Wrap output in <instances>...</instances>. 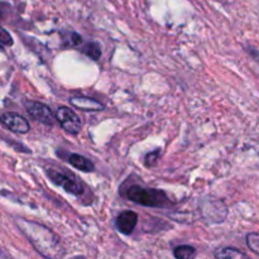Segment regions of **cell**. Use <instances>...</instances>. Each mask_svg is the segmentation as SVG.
<instances>
[{"mask_svg": "<svg viewBox=\"0 0 259 259\" xmlns=\"http://www.w3.org/2000/svg\"><path fill=\"white\" fill-rule=\"evenodd\" d=\"M17 224L37 252H39L45 257H58L60 255V249H58L60 240L52 230L37 224V223L28 222L24 219L17 220Z\"/></svg>", "mask_w": 259, "mask_h": 259, "instance_id": "cell-1", "label": "cell"}, {"mask_svg": "<svg viewBox=\"0 0 259 259\" xmlns=\"http://www.w3.org/2000/svg\"><path fill=\"white\" fill-rule=\"evenodd\" d=\"M126 197L136 204L148 207H163L168 205V197L163 191L157 189H147L142 186H131L126 190Z\"/></svg>", "mask_w": 259, "mask_h": 259, "instance_id": "cell-2", "label": "cell"}, {"mask_svg": "<svg viewBox=\"0 0 259 259\" xmlns=\"http://www.w3.org/2000/svg\"><path fill=\"white\" fill-rule=\"evenodd\" d=\"M47 174L53 184L62 187V189L65 190L66 192H68V194L75 195V196H80V195H82L83 191H85L83 185L81 184L78 180H76V177L72 176V175L63 174V172L56 171V169H50Z\"/></svg>", "mask_w": 259, "mask_h": 259, "instance_id": "cell-3", "label": "cell"}, {"mask_svg": "<svg viewBox=\"0 0 259 259\" xmlns=\"http://www.w3.org/2000/svg\"><path fill=\"white\" fill-rule=\"evenodd\" d=\"M56 119L60 123L61 128L65 132H67L68 134H76L80 133L81 131V120L78 118L77 114L70 108H66V106H61L60 109L56 113Z\"/></svg>", "mask_w": 259, "mask_h": 259, "instance_id": "cell-4", "label": "cell"}, {"mask_svg": "<svg viewBox=\"0 0 259 259\" xmlns=\"http://www.w3.org/2000/svg\"><path fill=\"white\" fill-rule=\"evenodd\" d=\"M25 108H27L28 114L34 120L39 121V123L45 124V125L52 126L55 124V120H57L56 116L53 115L52 110L46 104L39 103V101H28L25 104Z\"/></svg>", "mask_w": 259, "mask_h": 259, "instance_id": "cell-5", "label": "cell"}, {"mask_svg": "<svg viewBox=\"0 0 259 259\" xmlns=\"http://www.w3.org/2000/svg\"><path fill=\"white\" fill-rule=\"evenodd\" d=\"M0 124L8 131L18 134H25L29 132V123L22 115L15 113H4L0 115Z\"/></svg>", "mask_w": 259, "mask_h": 259, "instance_id": "cell-6", "label": "cell"}, {"mask_svg": "<svg viewBox=\"0 0 259 259\" xmlns=\"http://www.w3.org/2000/svg\"><path fill=\"white\" fill-rule=\"evenodd\" d=\"M137 224H138V215H137V212L131 211V210L120 212V215H119L115 223L116 229L125 235L133 233Z\"/></svg>", "mask_w": 259, "mask_h": 259, "instance_id": "cell-7", "label": "cell"}, {"mask_svg": "<svg viewBox=\"0 0 259 259\" xmlns=\"http://www.w3.org/2000/svg\"><path fill=\"white\" fill-rule=\"evenodd\" d=\"M70 104L75 108L81 109L85 111H100L104 110V105L99 101L94 100L91 98H86V96H75V98L70 99Z\"/></svg>", "mask_w": 259, "mask_h": 259, "instance_id": "cell-8", "label": "cell"}, {"mask_svg": "<svg viewBox=\"0 0 259 259\" xmlns=\"http://www.w3.org/2000/svg\"><path fill=\"white\" fill-rule=\"evenodd\" d=\"M68 163L82 172H93L95 169V166H94L93 162L86 158V157L81 156V154H70V157H68Z\"/></svg>", "mask_w": 259, "mask_h": 259, "instance_id": "cell-9", "label": "cell"}, {"mask_svg": "<svg viewBox=\"0 0 259 259\" xmlns=\"http://www.w3.org/2000/svg\"><path fill=\"white\" fill-rule=\"evenodd\" d=\"M248 255L242 250L237 249V248H220L215 252V258L224 259V258H247Z\"/></svg>", "mask_w": 259, "mask_h": 259, "instance_id": "cell-10", "label": "cell"}, {"mask_svg": "<svg viewBox=\"0 0 259 259\" xmlns=\"http://www.w3.org/2000/svg\"><path fill=\"white\" fill-rule=\"evenodd\" d=\"M196 249L192 245H180L174 250V255L177 259H190L195 257Z\"/></svg>", "mask_w": 259, "mask_h": 259, "instance_id": "cell-11", "label": "cell"}, {"mask_svg": "<svg viewBox=\"0 0 259 259\" xmlns=\"http://www.w3.org/2000/svg\"><path fill=\"white\" fill-rule=\"evenodd\" d=\"M82 52L94 61H98L101 57V50L100 46L96 42H89L86 43L85 47H82Z\"/></svg>", "mask_w": 259, "mask_h": 259, "instance_id": "cell-12", "label": "cell"}, {"mask_svg": "<svg viewBox=\"0 0 259 259\" xmlns=\"http://www.w3.org/2000/svg\"><path fill=\"white\" fill-rule=\"evenodd\" d=\"M247 244L252 252L259 255V233H250V234H248Z\"/></svg>", "mask_w": 259, "mask_h": 259, "instance_id": "cell-13", "label": "cell"}, {"mask_svg": "<svg viewBox=\"0 0 259 259\" xmlns=\"http://www.w3.org/2000/svg\"><path fill=\"white\" fill-rule=\"evenodd\" d=\"M13 43H14V40H13L10 33L8 30H5L3 27H0V46H3V47H10V46H13Z\"/></svg>", "mask_w": 259, "mask_h": 259, "instance_id": "cell-14", "label": "cell"}, {"mask_svg": "<svg viewBox=\"0 0 259 259\" xmlns=\"http://www.w3.org/2000/svg\"><path fill=\"white\" fill-rule=\"evenodd\" d=\"M159 153H161V151H159V149H157V151L151 152V153L147 154L146 161H144V163H146V166H147V167H153L154 164L157 163V161H158Z\"/></svg>", "mask_w": 259, "mask_h": 259, "instance_id": "cell-15", "label": "cell"}, {"mask_svg": "<svg viewBox=\"0 0 259 259\" xmlns=\"http://www.w3.org/2000/svg\"><path fill=\"white\" fill-rule=\"evenodd\" d=\"M71 42H72L73 46H76V47H80L81 43H82V38H81V35H78L77 33H71Z\"/></svg>", "mask_w": 259, "mask_h": 259, "instance_id": "cell-16", "label": "cell"}, {"mask_svg": "<svg viewBox=\"0 0 259 259\" xmlns=\"http://www.w3.org/2000/svg\"><path fill=\"white\" fill-rule=\"evenodd\" d=\"M248 52H249V55L252 56V57L259 63V51L255 50L254 47H249L248 48Z\"/></svg>", "mask_w": 259, "mask_h": 259, "instance_id": "cell-17", "label": "cell"}]
</instances>
